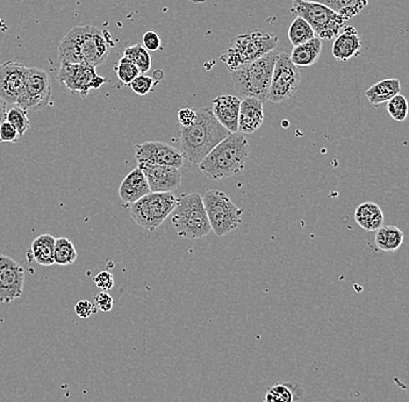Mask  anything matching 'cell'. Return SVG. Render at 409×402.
I'll return each instance as SVG.
<instances>
[{
    "instance_id": "18",
    "label": "cell",
    "mask_w": 409,
    "mask_h": 402,
    "mask_svg": "<svg viewBox=\"0 0 409 402\" xmlns=\"http://www.w3.org/2000/svg\"><path fill=\"white\" fill-rule=\"evenodd\" d=\"M263 105L264 103L256 98H243V100H241L238 133L253 134L260 129L264 122Z\"/></svg>"
},
{
    "instance_id": "8",
    "label": "cell",
    "mask_w": 409,
    "mask_h": 402,
    "mask_svg": "<svg viewBox=\"0 0 409 402\" xmlns=\"http://www.w3.org/2000/svg\"><path fill=\"white\" fill-rule=\"evenodd\" d=\"M203 200L211 229L216 236L228 235L242 225L243 211L227 194L219 190H210L203 194Z\"/></svg>"
},
{
    "instance_id": "2",
    "label": "cell",
    "mask_w": 409,
    "mask_h": 402,
    "mask_svg": "<svg viewBox=\"0 0 409 402\" xmlns=\"http://www.w3.org/2000/svg\"><path fill=\"white\" fill-rule=\"evenodd\" d=\"M197 119L190 127H181V153L192 164L199 166L221 141L231 134L216 120L212 109H197Z\"/></svg>"
},
{
    "instance_id": "27",
    "label": "cell",
    "mask_w": 409,
    "mask_h": 402,
    "mask_svg": "<svg viewBox=\"0 0 409 402\" xmlns=\"http://www.w3.org/2000/svg\"><path fill=\"white\" fill-rule=\"evenodd\" d=\"M266 394L279 402H298L303 398V388L299 383L288 381L276 383Z\"/></svg>"
},
{
    "instance_id": "41",
    "label": "cell",
    "mask_w": 409,
    "mask_h": 402,
    "mask_svg": "<svg viewBox=\"0 0 409 402\" xmlns=\"http://www.w3.org/2000/svg\"><path fill=\"white\" fill-rule=\"evenodd\" d=\"M7 104L4 100L0 99V126L6 120L7 116Z\"/></svg>"
},
{
    "instance_id": "13",
    "label": "cell",
    "mask_w": 409,
    "mask_h": 402,
    "mask_svg": "<svg viewBox=\"0 0 409 402\" xmlns=\"http://www.w3.org/2000/svg\"><path fill=\"white\" fill-rule=\"evenodd\" d=\"M135 157L138 164L168 166L181 169L185 157L177 148L161 141H150L135 146Z\"/></svg>"
},
{
    "instance_id": "35",
    "label": "cell",
    "mask_w": 409,
    "mask_h": 402,
    "mask_svg": "<svg viewBox=\"0 0 409 402\" xmlns=\"http://www.w3.org/2000/svg\"><path fill=\"white\" fill-rule=\"evenodd\" d=\"M19 138V133L16 128L13 127L10 122L5 120L0 126V142L11 144V142H16Z\"/></svg>"
},
{
    "instance_id": "33",
    "label": "cell",
    "mask_w": 409,
    "mask_h": 402,
    "mask_svg": "<svg viewBox=\"0 0 409 402\" xmlns=\"http://www.w3.org/2000/svg\"><path fill=\"white\" fill-rule=\"evenodd\" d=\"M116 72L120 81L126 85L131 84V81H134L138 75H141L138 66H135L134 63L129 61L128 59H126L125 56L119 59V62L116 66Z\"/></svg>"
},
{
    "instance_id": "11",
    "label": "cell",
    "mask_w": 409,
    "mask_h": 402,
    "mask_svg": "<svg viewBox=\"0 0 409 402\" xmlns=\"http://www.w3.org/2000/svg\"><path fill=\"white\" fill-rule=\"evenodd\" d=\"M59 81L72 94L85 98L91 90L101 88L108 79L98 76L96 68L86 63H61Z\"/></svg>"
},
{
    "instance_id": "14",
    "label": "cell",
    "mask_w": 409,
    "mask_h": 402,
    "mask_svg": "<svg viewBox=\"0 0 409 402\" xmlns=\"http://www.w3.org/2000/svg\"><path fill=\"white\" fill-rule=\"evenodd\" d=\"M29 68L16 61L0 66V99L7 105H16L25 88Z\"/></svg>"
},
{
    "instance_id": "38",
    "label": "cell",
    "mask_w": 409,
    "mask_h": 402,
    "mask_svg": "<svg viewBox=\"0 0 409 402\" xmlns=\"http://www.w3.org/2000/svg\"><path fill=\"white\" fill-rule=\"evenodd\" d=\"M97 311L94 303H90L89 300H79L75 306L76 315L81 318H90L91 315L94 314Z\"/></svg>"
},
{
    "instance_id": "26",
    "label": "cell",
    "mask_w": 409,
    "mask_h": 402,
    "mask_svg": "<svg viewBox=\"0 0 409 402\" xmlns=\"http://www.w3.org/2000/svg\"><path fill=\"white\" fill-rule=\"evenodd\" d=\"M306 1L322 4L334 12L338 13L345 20L351 19L357 14H360L369 3V0H306Z\"/></svg>"
},
{
    "instance_id": "1",
    "label": "cell",
    "mask_w": 409,
    "mask_h": 402,
    "mask_svg": "<svg viewBox=\"0 0 409 402\" xmlns=\"http://www.w3.org/2000/svg\"><path fill=\"white\" fill-rule=\"evenodd\" d=\"M111 47L107 31L94 26H77L61 40L57 55L61 63H86L96 68L106 61Z\"/></svg>"
},
{
    "instance_id": "37",
    "label": "cell",
    "mask_w": 409,
    "mask_h": 402,
    "mask_svg": "<svg viewBox=\"0 0 409 402\" xmlns=\"http://www.w3.org/2000/svg\"><path fill=\"white\" fill-rule=\"evenodd\" d=\"M94 284L98 288L106 292L114 287V278L108 271H101L94 278Z\"/></svg>"
},
{
    "instance_id": "40",
    "label": "cell",
    "mask_w": 409,
    "mask_h": 402,
    "mask_svg": "<svg viewBox=\"0 0 409 402\" xmlns=\"http://www.w3.org/2000/svg\"><path fill=\"white\" fill-rule=\"evenodd\" d=\"M197 119V113L194 109H181L178 112V121L181 127H190L193 125Z\"/></svg>"
},
{
    "instance_id": "31",
    "label": "cell",
    "mask_w": 409,
    "mask_h": 402,
    "mask_svg": "<svg viewBox=\"0 0 409 402\" xmlns=\"http://www.w3.org/2000/svg\"><path fill=\"white\" fill-rule=\"evenodd\" d=\"M6 121L10 122L13 127L16 128L19 136L25 134L26 131H29L31 127V122H29V116H27V111L14 105L7 111Z\"/></svg>"
},
{
    "instance_id": "3",
    "label": "cell",
    "mask_w": 409,
    "mask_h": 402,
    "mask_svg": "<svg viewBox=\"0 0 409 402\" xmlns=\"http://www.w3.org/2000/svg\"><path fill=\"white\" fill-rule=\"evenodd\" d=\"M250 146L240 133L229 135L200 162V171L211 181L240 175L249 159Z\"/></svg>"
},
{
    "instance_id": "36",
    "label": "cell",
    "mask_w": 409,
    "mask_h": 402,
    "mask_svg": "<svg viewBox=\"0 0 409 402\" xmlns=\"http://www.w3.org/2000/svg\"><path fill=\"white\" fill-rule=\"evenodd\" d=\"M94 306L96 308L99 309L101 312H111L114 306V300H113L112 296L107 292H100L97 296H94Z\"/></svg>"
},
{
    "instance_id": "34",
    "label": "cell",
    "mask_w": 409,
    "mask_h": 402,
    "mask_svg": "<svg viewBox=\"0 0 409 402\" xmlns=\"http://www.w3.org/2000/svg\"><path fill=\"white\" fill-rule=\"evenodd\" d=\"M129 86H131L133 92L138 94V96H146V94H149L150 91L153 90V79L141 74L134 81H131Z\"/></svg>"
},
{
    "instance_id": "29",
    "label": "cell",
    "mask_w": 409,
    "mask_h": 402,
    "mask_svg": "<svg viewBox=\"0 0 409 402\" xmlns=\"http://www.w3.org/2000/svg\"><path fill=\"white\" fill-rule=\"evenodd\" d=\"M314 38H315V33L306 20L297 16L292 21L288 29V39H290L291 44H293V47L306 44Z\"/></svg>"
},
{
    "instance_id": "7",
    "label": "cell",
    "mask_w": 409,
    "mask_h": 402,
    "mask_svg": "<svg viewBox=\"0 0 409 402\" xmlns=\"http://www.w3.org/2000/svg\"><path fill=\"white\" fill-rule=\"evenodd\" d=\"M177 200L171 192H150L131 205V218L143 229L155 231L172 214Z\"/></svg>"
},
{
    "instance_id": "21",
    "label": "cell",
    "mask_w": 409,
    "mask_h": 402,
    "mask_svg": "<svg viewBox=\"0 0 409 402\" xmlns=\"http://www.w3.org/2000/svg\"><path fill=\"white\" fill-rule=\"evenodd\" d=\"M355 220L364 231H377L384 226L385 216L378 203L366 201L357 207Z\"/></svg>"
},
{
    "instance_id": "24",
    "label": "cell",
    "mask_w": 409,
    "mask_h": 402,
    "mask_svg": "<svg viewBox=\"0 0 409 402\" xmlns=\"http://www.w3.org/2000/svg\"><path fill=\"white\" fill-rule=\"evenodd\" d=\"M405 240V234L397 226H383L375 231V246L384 253H394L400 249Z\"/></svg>"
},
{
    "instance_id": "25",
    "label": "cell",
    "mask_w": 409,
    "mask_h": 402,
    "mask_svg": "<svg viewBox=\"0 0 409 402\" xmlns=\"http://www.w3.org/2000/svg\"><path fill=\"white\" fill-rule=\"evenodd\" d=\"M56 238L53 235L44 234L36 237L31 246L33 261L42 265L50 266L54 264V249H55Z\"/></svg>"
},
{
    "instance_id": "23",
    "label": "cell",
    "mask_w": 409,
    "mask_h": 402,
    "mask_svg": "<svg viewBox=\"0 0 409 402\" xmlns=\"http://www.w3.org/2000/svg\"><path fill=\"white\" fill-rule=\"evenodd\" d=\"M401 91V84L397 79H383L365 91V97L373 106L388 103Z\"/></svg>"
},
{
    "instance_id": "16",
    "label": "cell",
    "mask_w": 409,
    "mask_h": 402,
    "mask_svg": "<svg viewBox=\"0 0 409 402\" xmlns=\"http://www.w3.org/2000/svg\"><path fill=\"white\" fill-rule=\"evenodd\" d=\"M147 178L151 192H173L181 184V172L179 169L168 166L138 164Z\"/></svg>"
},
{
    "instance_id": "32",
    "label": "cell",
    "mask_w": 409,
    "mask_h": 402,
    "mask_svg": "<svg viewBox=\"0 0 409 402\" xmlns=\"http://www.w3.org/2000/svg\"><path fill=\"white\" fill-rule=\"evenodd\" d=\"M386 109H388V114H390V118L393 119L394 121L403 122L408 116V100L403 94H397L395 97L388 100Z\"/></svg>"
},
{
    "instance_id": "17",
    "label": "cell",
    "mask_w": 409,
    "mask_h": 402,
    "mask_svg": "<svg viewBox=\"0 0 409 402\" xmlns=\"http://www.w3.org/2000/svg\"><path fill=\"white\" fill-rule=\"evenodd\" d=\"M241 99L236 96L225 94L213 100L212 112L216 120L231 134L238 131Z\"/></svg>"
},
{
    "instance_id": "4",
    "label": "cell",
    "mask_w": 409,
    "mask_h": 402,
    "mask_svg": "<svg viewBox=\"0 0 409 402\" xmlns=\"http://www.w3.org/2000/svg\"><path fill=\"white\" fill-rule=\"evenodd\" d=\"M279 38L269 31L256 29L231 39L225 53L220 56L221 62L233 72L271 53L277 47Z\"/></svg>"
},
{
    "instance_id": "43",
    "label": "cell",
    "mask_w": 409,
    "mask_h": 402,
    "mask_svg": "<svg viewBox=\"0 0 409 402\" xmlns=\"http://www.w3.org/2000/svg\"><path fill=\"white\" fill-rule=\"evenodd\" d=\"M315 402H319V401H315Z\"/></svg>"
},
{
    "instance_id": "9",
    "label": "cell",
    "mask_w": 409,
    "mask_h": 402,
    "mask_svg": "<svg viewBox=\"0 0 409 402\" xmlns=\"http://www.w3.org/2000/svg\"><path fill=\"white\" fill-rule=\"evenodd\" d=\"M292 12L308 22L316 38L331 40L336 38L347 20L322 4L306 0H292Z\"/></svg>"
},
{
    "instance_id": "22",
    "label": "cell",
    "mask_w": 409,
    "mask_h": 402,
    "mask_svg": "<svg viewBox=\"0 0 409 402\" xmlns=\"http://www.w3.org/2000/svg\"><path fill=\"white\" fill-rule=\"evenodd\" d=\"M322 42L321 39L314 38L306 44H300L294 47L291 51V62L293 63L297 68H306L313 66L319 61L321 56Z\"/></svg>"
},
{
    "instance_id": "28",
    "label": "cell",
    "mask_w": 409,
    "mask_h": 402,
    "mask_svg": "<svg viewBox=\"0 0 409 402\" xmlns=\"http://www.w3.org/2000/svg\"><path fill=\"white\" fill-rule=\"evenodd\" d=\"M77 259V251L71 241L66 237H59L55 241L54 249V264L68 266L74 264Z\"/></svg>"
},
{
    "instance_id": "30",
    "label": "cell",
    "mask_w": 409,
    "mask_h": 402,
    "mask_svg": "<svg viewBox=\"0 0 409 402\" xmlns=\"http://www.w3.org/2000/svg\"><path fill=\"white\" fill-rule=\"evenodd\" d=\"M123 56L134 63L138 66L141 74H147L151 68V56L149 51L142 44H134L127 47L123 51Z\"/></svg>"
},
{
    "instance_id": "10",
    "label": "cell",
    "mask_w": 409,
    "mask_h": 402,
    "mask_svg": "<svg viewBox=\"0 0 409 402\" xmlns=\"http://www.w3.org/2000/svg\"><path fill=\"white\" fill-rule=\"evenodd\" d=\"M300 81L299 69L291 62L290 55L281 51L276 59L268 100L278 104L293 98L299 89Z\"/></svg>"
},
{
    "instance_id": "42",
    "label": "cell",
    "mask_w": 409,
    "mask_h": 402,
    "mask_svg": "<svg viewBox=\"0 0 409 402\" xmlns=\"http://www.w3.org/2000/svg\"><path fill=\"white\" fill-rule=\"evenodd\" d=\"M188 1H191V3L203 4L206 3L207 0H188Z\"/></svg>"
},
{
    "instance_id": "12",
    "label": "cell",
    "mask_w": 409,
    "mask_h": 402,
    "mask_svg": "<svg viewBox=\"0 0 409 402\" xmlns=\"http://www.w3.org/2000/svg\"><path fill=\"white\" fill-rule=\"evenodd\" d=\"M51 97V81L49 75L40 68H29L25 88L16 105L25 111L46 109Z\"/></svg>"
},
{
    "instance_id": "19",
    "label": "cell",
    "mask_w": 409,
    "mask_h": 402,
    "mask_svg": "<svg viewBox=\"0 0 409 402\" xmlns=\"http://www.w3.org/2000/svg\"><path fill=\"white\" fill-rule=\"evenodd\" d=\"M362 48L360 34L353 26H345L335 39L331 53L335 59L340 62H347L350 59L357 56Z\"/></svg>"
},
{
    "instance_id": "15",
    "label": "cell",
    "mask_w": 409,
    "mask_h": 402,
    "mask_svg": "<svg viewBox=\"0 0 409 402\" xmlns=\"http://www.w3.org/2000/svg\"><path fill=\"white\" fill-rule=\"evenodd\" d=\"M25 271L9 256L0 255V303H10L24 292Z\"/></svg>"
},
{
    "instance_id": "6",
    "label": "cell",
    "mask_w": 409,
    "mask_h": 402,
    "mask_svg": "<svg viewBox=\"0 0 409 402\" xmlns=\"http://www.w3.org/2000/svg\"><path fill=\"white\" fill-rule=\"evenodd\" d=\"M171 222L178 236L188 240L203 238L212 231L203 196L199 194H183L178 198Z\"/></svg>"
},
{
    "instance_id": "39",
    "label": "cell",
    "mask_w": 409,
    "mask_h": 402,
    "mask_svg": "<svg viewBox=\"0 0 409 402\" xmlns=\"http://www.w3.org/2000/svg\"><path fill=\"white\" fill-rule=\"evenodd\" d=\"M142 42L148 51H157L161 48V38L156 31H147L142 38Z\"/></svg>"
},
{
    "instance_id": "5",
    "label": "cell",
    "mask_w": 409,
    "mask_h": 402,
    "mask_svg": "<svg viewBox=\"0 0 409 402\" xmlns=\"http://www.w3.org/2000/svg\"><path fill=\"white\" fill-rule=\"evenodd\" d=\"M278 53L271 51L255 62L231 72L235 90L241 98H256L266 103Z\"/></svg>"
},
{
    "instance_id": "20",
    "label": "cell",
    "mask_w": 409,
    "mask_h": 402,
    "mask_svg": "<svg viewBox=\"0 0 409 402\" xmlns=\"http://www.w3.org/2000/svg\"><path fill=\"white\" fill-rule=\"evenodd\" d=\"M150 192L151 191H150L147 178L138 166L126 176L119 187V196L122 203H131V205L136 203Z\"/></svg>"
}]
</instances>
